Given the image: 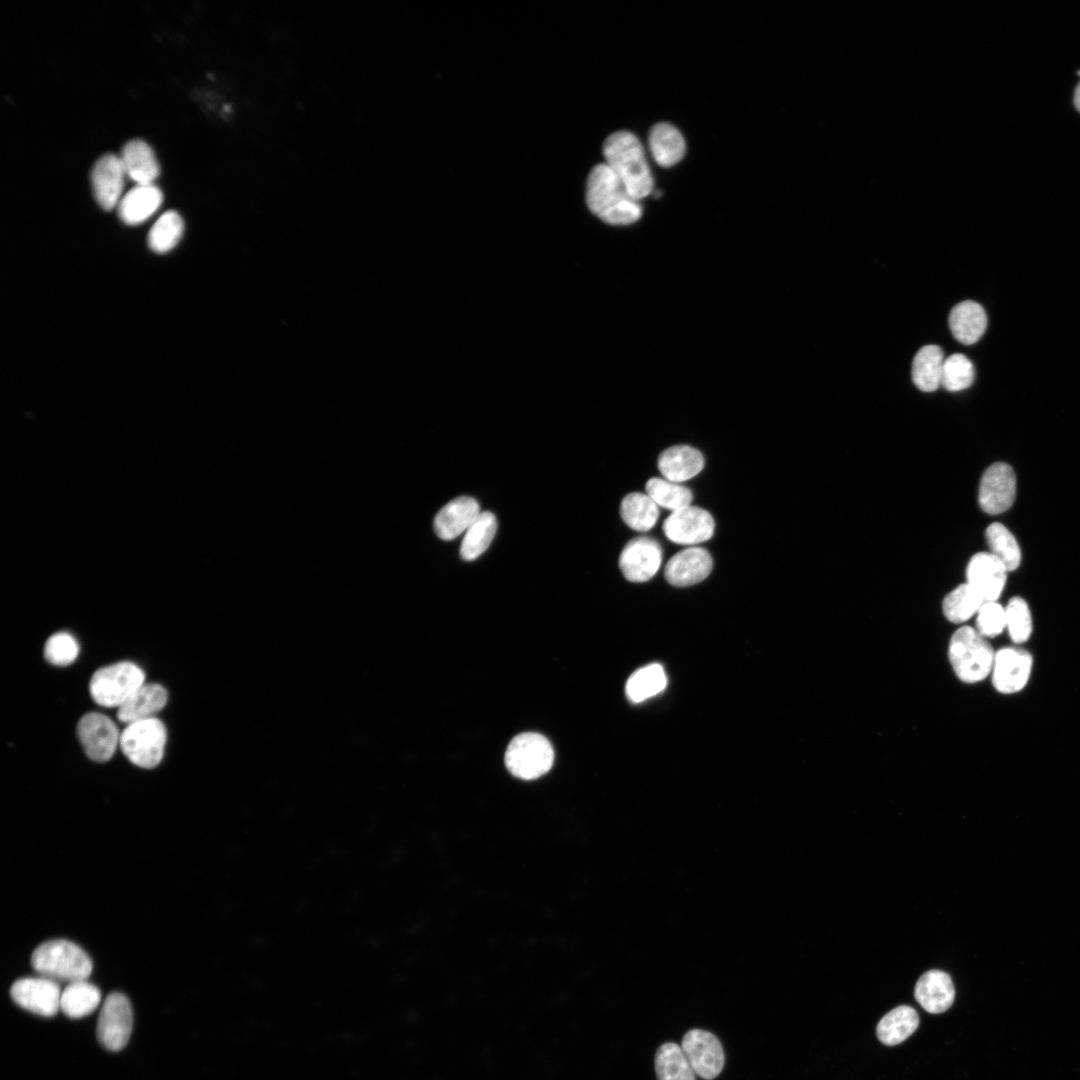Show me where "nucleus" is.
<instances>
[{"mask_svg": "<svg viewBox=\"0 0 1080 1080\" xmlns=\"http://www.w3.org/2000/svg\"><path fill=\"white\" fill-rule=\"evenodd\" d=\"M585 198L589 210L607 224H632L642 215L639 201L627 192L606 163L591 169L586 181Z\"/></svg>", "mask_w": 1080, "mask_h": 1080, "instance_id": "1", "label": "nucleus"}, {"mask_svg": "<svg viewBox=\"0 0 1080 1080\" xmlns=\"http://www.w3.org/2000/svg\"><path fill=\"white\" fill-rule=\"evenodd\" d=\"M606 164L620 179L627 192L636 200L647 197L653 189V178L638 138L628 131H617L603 144Z\"/></svg>", "mask_w": 1080, "mask_h": 1080, "instance_id": "2", "label": "nucleus"}, {"mask_svg": "<svg viewBox=\"0 0 1080 1080\" xmlns=\"http://www.w3.org/2000/svg\"><path fill=\"white\" fill-rule=\"evenodd\" d=\"M31 965L41 976L68 983L87 980L93 963L77 944L57 939L40 944L32 953Z\"/></svg>", "mask_w": 1080, "mask_h": 1080, "instance_id": "3", "label": "nucleus"}, {"mask_svg": "<svg viewBox=\"0 0 1080 1080\" xmlns=\"http://www.w3.org/2000/svg\"><path fill=\"white\" fill-rule=\"evenodd\" d=\"M994 656L989 642L973 627H960L949 641V661L958 679L965 683L984 680L991 673Z\"/></svg>", "mask_w": 1080, "mask_h": 1080, "instance_id": "4", "label": "nucleus"}, {"mask_svg": "<svg viewBox=\"0 0 1080 1080\" xmlns=\"http://www.w3.org/2000/svg\"><path fill=\"white\" fill-rule=\"evenodd\" d=\"M143 670L131 662H119L98 669L91 677L89 691L104 707H120L143 684Z\"/></svg>", "mask_w": 1080, "mask_h": 1080, "instance_id": "5", "label": "nucleus"}, {"mask_svg": "<svg viewBox=\"0 0 1080 1080\" xmlns=\"http://www.w3.org/2000/svg\"><path fill=\"white\" fill-rule=\"evenodd\" d=\"M554 752L550 742L542 735L526 732L515 736L505 753V764L514 776L533 780L546 774L552 767Z\"/></svg>", "mask_w": 1080, "mask_h": 1080, "instance_id": "6", "label": "nucleus"}, {"mask_svg": "<svg viewBox=\"0 0 1080 1080\" xmlns=\"http://www.w3.org/2000/svg\"><path fill=\"white\" fill-rule=\"evenodd\" d=\"M167 733L157 718L128 724L120 735V747L125 756L142 768H153L163 758Z\"/></svg>", "mask_w": 1080, "mask_h": 1080, "instance_id": "7", "label": "nucleus"}, {"mask_svg": "<svg viewBox=\"0 0 1080 1080\" xmlns=\"http://www.w3.org/2000/svg\"><path fill=\"white\" fill-rule=\"evenodd\" d=\"M133 1026L129 999L120 992L110 993L101 1008L97 1022V1038L110 1050L119 1051L127 1044Z\"/></svg>", "mask_w": 1080, "mask_h": 1080, "instance_id": "8", "label": "nucleus"}, {"mask_svg": "<svg viewBox=\"0 0 1080 1080\" xmlns=\"http://www.w3.org/2000/svg\"><path fill=\"white\" fill-rule=\"evenodd\" d=\"M681 1048L699 1077L712 1080L721 1073L725 1055L720 1040L713 1033L691 1029L684 1034Z\"/></svg>", "mask_w": 1080, "mask_h": 1080, "instance_id": "9", "label": "nucleus"}, {"mask_svg": "<svg viewBox=\"0 0 1080 1080\" xmlns=\"http://www.w3.org/2000/svg\"><path fill=\"white\" fill-rule=\"evenodd\" d=\"M61 993L57 981L44 976L21 978L10 989L17 1005L43 1017H52L60 1010Z\"/></svg>", "mask_w": 1080, "mask_h": 1080, "instance_id": "10", "label": "nucleus"}, {"mask_svg": "<svg viewBox=\"0 0 1080 1080\" xmlns=\"http://www.w3.org/2000/svg\"><path fill=\"white\" fill-rule=\"evenodd\" d=\"M1016 494V478L1012 467L1003 462L990 465L983 473L979 485L978 502L981 509L991 515L1008 510Z\"/></svg>", "mask_w": 1080, "mask_h": 1080, "instance_id": "11", "label": "nucleus"}, {"mask_svg": "<svg viewBox=\"0 0 1080 1080\" xmlns=\"http://www.w3.org/2000/svg\"><path fill=\"white\" fill-rule=\"evenodd\" d=\"M77 735L87 756L94 761L104 762L114 754L121 734L109 717L91 712L79 720Z\"/></svg>", "mask_w": 1080, "mask_h": 1080, "instance_id": "12", "label": "nucleus"}, {"mask_svg": "<svg viewBox=\"0 0 1080 1080\" xmlns=\"http://www.w3.org/2000/svg\"><path fill=\"white\" fill-rule=\"evenodd\" d=\"M714 527V519L708 511L688 505L672 511L664 520L663 532L674 543L692 545L709 540Z\"/></svg>", "mask_w": 1080, "mask_h": 1080, "instance_id": "13", "label": "nucleus"}, {"mask_svg": "<svg viewBox=\"0 0 1080 1080\" xmlns=\"http://www.w3.org/2000/svg\"><path fill=\"white\" fill-rule=\"evenodd\" d=\"M1033 659L1029 652L1016 647H1003L995 652L992 683L1002 694L1022 690L1030 677Z\"/></svg>", "mask_w": 1080, "mask_h": 1080, "instance_id": "14", "label": "nucleus"}, {"mask_svg": "<svg viewBox=\"0 0 1080 1080\" xmlns=\"http://www.w3.org/2000/svg\"><path fill=\"white\" fill-rule=\"evenodd\" d=\"M662 561L660 544L649 537H636L623 548L619 567L631 582H645L658 571Z\"/></svg>", "mask_w": 1080, "mask_h": 1080, "instance_id": "15", "label": "nucleus"}, {"mask_svg": "<svg viewBox=\"0 0 1080 1080\" xmlns=\"http://www.w3.org/2000/svg\"><path fill=\"white\" fill-rule=\"evenodd\" d=\"M126 174L119 156L108 153L101 156L91 170V186L100 207L111 210L118 206Z\"/></svg>", "mask_w": 1080, "mask_h": 1080, "instance_id": "16", "label": "nucleus"}, {"mask_svg": "<svg viewBox=\"0 0 1080 1080\" xmlns=\"http://www.w3.org/2000/svg\"><path fill=\"white\" fill-rule=\"evenodd\" d=\"M1007 569L990 552H979L972 556L967 569V583L974 587L985 602L997 601L1006 583Z\"/></svg>", "mask_w": 1080, "mask_h": 1080, "instance_id": "17", "label": "nucleus"}, {"mask_svg": "<svg viewBox=\"0 0 1080 1080\" xmlns=\"http://www.w3.org/2000/svg\"><path fill=\"white\" fill-rule=\"evenodd\" d=\"M712 567V557L705 548L690 547L673 555L667 562L664 573L670 584L685 587L704 580Z\"/></svg>", "mask_w": 1080, "mask_h": 1080, "instance_id": "18", "label": "nucleus"}, {"mask_svg": "<svg viewBox=\"0 0 1080 1080\" xmlns=\"http://www.w3.org/2000/svg\"><path fill=\"white\" fill-rule=\"evenodd\" d=\"M480 513L474 498L457 497L438 511L433 522L434 531L440 539L452 540L465 532Z\"/></svg>", "mask_w": 1080, "mask_h": 1080, "instance_id": "19", "label": "nucleus"}, {"mask_svg": "<svg viewBox=\"0 0 1080 1080\" xmlns=\"http://www.w3.org/2000/svg\"><path fill=\"white\" fill-rule=\"evenodd\" d=\"M914 996L927 1012L943 1013L951 1007L955 998L952 979L942 970H929L917 980Z\"/></svg>", "mask_w": 1080, "mask_h": 1080, "instance_id": "20", "label": "nucleus"}, {"mask_svg": "<svg viewBox=\"0 0 1080 1080\" xmlns=\"http://www.w3.org/2000/svg\"><path fill=\"white\" fill-rule=\"evenodd\" d=\"M119 158L125 174L136 185L153 184L159 164L151 147L141 139H132L122 147Z\"/></svg>", "mask_w": 1080, "mask_h": 1080, "instance_id": "21", "label": "nucleus"}, {"mask_svg": "<svg viewBox=\"0 0 1080 1080\" xmlns=\"http://www.w3.org/2000/svg\"><path fill=\"white\" fill-rule=\"evenodd\" d=\"M162 200V192L154 184L136 185L121 198L118 215L125 224H140L156 212Z\"/></svg>", "mask_w": 1080, "mask_h": 1080, "instance_id": "22", "label": "nucleus"}, {"mask_svg": "<svg viewBox=\"0 0 1080 1080\" xmlns=\"http://www.w3.org/2000/svg\"><path fill=\"white\" fill-rule=\"evenodd\" d=\"M703 467L702 453L687 445L669 447L658 457V469L671 482L688 480L696 476Z\"/></svg>", "mask_w": 1080, "mask_h": 1080, "instance_id": "23", "label": "nucleus"}, {"mask_svg": "<svg viewBox=\"0 0 1080 1080\" xmlns=\"http://www.w3.org/2000/svg\"><path fill=\"white\" fill-rule=\"evenodd\" d=\"M948 323L954 338L962 344L970 345L977 342L984 334L987 316L979 303L966 300L952 308Z\"/></svg>", "mask_w": 1080, "mask_h": 1080, "instance_id": "24", "label": "nucleus"}, {"mask_svg": "<svg viewBox=\"0 0 1080 1080\" xmlns=\"http://www.w3.org/2000/svg\"><path fill=\"white\" fill-rule=\"evenodd\" d=\"M168 694L160 684H143L118 709L117 718L127 724L153 718L167 703Z\"/></svg>", "mask_w": 1080, "mask_h": 1080, "instance_id": "25", "label": "nucleus"}, {"mask_svg": "<svg viewBox=\"0 0 1080 1080\" xmlns=\"http://www.w3.org/2000/svg\"><path fill=\"white\" fill-rule=\"evenodd\" d=\"M648 142L653 159L661 167L675 165L685 154L683 136L677 128L666 122L651 128Z\"/></svg>", "mask_w": 1080, "mask_h": 1080, "instance_id": "26", "label": "nucleus"}, {"mask_svg": "<svg viewBox=\"0 0 1080 1080\" xmlns=\"http://www.w3.org/2000/svg\"><path fill=\"white\" fill-rule=\"evenodd\" d=\"M944 354L937 345L923 346L914 356L911 375L916 387L933 392L941 385Z\"/></svg>", "mask_w": 1080, "mask_h": 1080, "instance_id": "27", "label": "nucleus"}, {"mask_svg": "<svg viewBox=\"0 0 1080 1080\" xmlns=\"http://www.w3.org/2000/svg\"><path fill=\"white\" fill-rule=\"evenodd\" d=\"M919 1025L917 1011L907 1005H901L882 1017L876 1033L878 1039L887 1046L897 1045L911 1036Z\"/></svg>", "mask_w": 1080, "mask_h": 1080, "instance_id": "28", "label": "nucleus"}, {"mask_svg": "<svg viewBox=\"0 0 1080 1080\" xmlns=\"http://www.w3.org/2000/svg\"><path fill=\"white\" fill-rule=\"evenodd\" d=\"M101 1001V992L87 980L68 983L62 990L60 1010L70 1018H82L91 1014Z\"/></svg>", "mask_w": 1080, "mask_h": 1080, "instance_id": "29", "label": "nucleus"}, {"mask_svg": "<svg viewBox=\"0 0 1080 1080\" xmlns=\"http://www.w3.org/2000/svg\"><path fill=\"white\" fill-rule=\"evenodd\" d=\"M655 1073L658 1080H696L681 1046L666 1042L659 1046L654 1058Z\"/></svg>", "mask_w": 1080, "mask_h": 1080, "instance_id": "30", "label": "nucleus"}, {"mask_svg": "<svg viewBox=\"0 0 1080 1080\" xmlns=\"http://www.w3.org/2000/svg\"><path fill=\"white\" fill-rule=\"evenodd\" d=\"M497 530V521L493 513L484 511L464 532L460 546V556L466 561L478 558L489 547Z\"/></svg>", "mask_w": 1080, "mask_h": 1080, "instance_id": "31", "label": "nucleus"}, {"mask_svg": "<svg viewBox=\"0 0 1080 1080\" xmlns=\"http://www.w3.org/2000/svg\"><path fill=\"white\" fill-rule=\"evenodd\" d=\"M984 602L980 593L966 582L958 585L945 596L942 609L947 620L961 624L977 614Z\"/></svg>", "mask_w": 1080, "mask_h": 1080, "instance_id": "32", "label": "nucleus"}, {"mask_svg": "<svg viewBox=\"0 0 1080 1080\" xmlns=\"http://www.w3.org/2000/svg\"><path fill=\"white\" fill-rule=\"evenodd\" d=\"M620 512L624 522L636 531L650 530L659 517L658 505L647 494L639 492L623 498Z\"/></svg>", "mask_w": 1080, "mask_h": 1080, "instance_id": "33", "label": "nucleus"}, {"mask_svg": "<svg viewBox=\"0 0 1080 1080\" xmlns=\"http://www.w3.org/2000/svg\"><path fill=\"white\" fill-rule=\"evenodd\" d=\"M667 677L663 667L654 663L635 671L626 683V695L631 702L639 703L663 691Z\"/></svg>", "mask_w": 1080, "mask_h": 1080, "instance_id": "34", "label": "nucleus"}, {"mask_svg": "<svg viewBox=\"0 0 1080 1080\" xmlns=\"http://www.w3.org/2000/svg\"><path fill=\"white\" fill-rule=\"evenodd\" d=\"M985 538L990 553L1003 563L1008 572L1019 567L1020 547L1008 528L1001 523H992L986 528Z\"/></svg>", "mask_w": 1080, "mask_h": 1080, "instance_id": "35", "label": "nucleus"}, {"mask_svg": "<svg viewBox=\"0 0 1080 1080\" xmlns=\"http://www.w3.org/2000/svg\"><path fill=\"white\" fill-rule=\"evenodd\" d=\"M183 220L174 210L164 212L149 231L147 242L156 253H166L173 249L183 234Z\"/></svg>", "mask_w": 1080, "mask_h": 1080, "instance_id": "36", "label": "nucleus"}, {"mask_svg": "<svg viewBox=\"0 0 1080 1080\" xmlns=\"http://www.w3.org/2000/svg\"><path fill=\"white\" fill-rule=\"evenodd\" d=\"M646 492L658 506L672 511L690 505L693 500V494L689 488L660 478L649 479L646 483Z\"/></svg>", "mask_w": 1080, "mask_h": 1080, "instance_id": "37", "label": "nucleus"}, {"mask_svg": "<svg viewBox=\"0 0 1080 1080\" xmlns=\"http://www.w3.org/2000/svg\"><path fill=\"white\" fill-rule=\"evenodd\" d=\"M975 370L972 362L963 354L955 353L945 358L941 385L948 391H961L974 381Z\"/></svg>", "mask_w": 1080, "mask_h": 1080, "instance_id": "38", "label": "nucleus"}, {"mask_svg": "<svg viewBox=\"0 0 1080 1080\" xmlns=\"http://www.w3.org/2000/svg\"><path fill=\"white\" fill-rule=\"evenodd\" d=\"M1006 628L1014 643L1028 640L1032 632L1031 613L1026 601L1020 597L1010 599L1005 607Z\"/></svg>", "mask_w": 1080, "mask_h": 1080, "instance_id": "39", "label": "nucleus"}, {"mask_svg": "<svg viewBox=\"0 0 1080 1080\" xmlns=\"http://www.w3.org/2000/svg\"><path fill=\"white\" fill-rule=\"evenodd\" d=\"M79 653V646L75 638L67 632H59L48 638L44 647V655L48 662L53 665L65 666L72 663Z\"/></svg>", "mask_w": 1080, "mask_h": 1080, "instance_id": "40", "label": "nucleus"}, {"mask_svg": "<svg viewBox=\"0 0 1080 1080\" xmlns=\"http://www.w3.org/2000/svg\"><path fill=\"white\" fill-rule=\"evenodd\" d=\"M976 615L975 629L985 638L996 637L1006 628L1005 608L997 601L984 602Z\"/></svg>", "mask_w": 1080, "mask_h": 1080, "instance_id": "41", "label": "nucleus"}, {"mask_svg": "<svg viewBox=\"0 0 1080 1080\" xmlns=\"http://www.w3.org/2000/svg\"><path fill=\"white\" fill-rule=\"evenodd\" d=\"M1074 104H1075L1076 108L1078 109V111H1080V83L1078 84V86H1077V88L1075 90Z\"/></svg>", "mask_w": 1080, "mask_h": 1080, "instance_id": "42", "label": "nucleus"}, {"mask_svg": "<svg viewBox=\"0 0 1080 1080\" xmlns=\"http://www.w3.org/2000/svg\"><path fill=\"white\" fill-rule=\"evenodd\" d=\"M1077 74L1080 75V70L1077 71Z\"/></svg>", "mask_w": 1080, "mask_h": 1080, "instance_id": "43", "label": "nucleus"}]
</instances>
